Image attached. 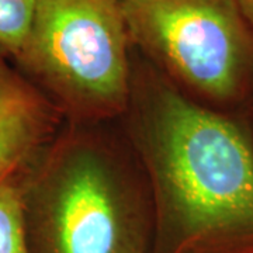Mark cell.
Masks as SVG:
<instances>
[{"mask_svg": "<svg viewBox=\"0 0 253 253\" xmlns=\"http://www.w3.org/2000/svg\"><path fill=\"white\" fill-rule=\"evenodd\" d=\"M154 151L177 253H253V146L244 132L168 93Z\"/></svg>", "mask_w": 253, "mask_h": 253, "instance_id": "obj_1", "label": "cell"}, {"mask_svg": "<svg viewBox=\"0 0 253 253\" xmlns=\"http://www.w3.org/2000/svg\"><path fill=\"white\" fill-rule=\"evenodd\" d=\"M128 36L194 89L235 97L253 66V28L238 0H121Z\"/></svg>", "mask_w": 253, "mask_h": 253, "instance_id": "obj_2", "label": "cell"}, {"mask_svg": "<svg viewBox=\"0 0 253 253\" xmlns=\"http://www.w3.org/2000/svg\"><path fill=\"white\" fill-rule=\"evenodd\" d=\"M128 41L121 0H37L16 61L76 99L114 106L126 91Z\"/></svg>", "mask_w": 253, "mask_h": 253, "instance_id": "obj_3", "label": "cell"}, {"mask_svg": "<svg viewBox=\"0 0 253 253\" xmlns=\"http://www.w3.org/2000/svg\"><path fill=\"white\" fill-rule=\"evenodd\" d=\"M24 215L30 253H128L126 215L106 170L73 162L54 191H27Z\"/></svg>", "mask_w": 253, "mask_h": 253, "instance_id": "obj_4", "label": "cell"}, {"mask_svg": "<svg viewBox=\"0 0 253 253\" xmlns=\"http://www.w3.org/2000/svg\"><path fill=\"white\" fill-rule=\"evenodd\" d=\"M0 52V176L26 168L46 131L48 114L37 91Z\"/></svg>", "mask_w": 253, "mask_h": 253, "instance_id": "obj_5", "label": "cell"}, {"mask_svg": "<svg viewBox=\"0 0 253 253\" xmlns=\"http://www.w3.org/2000/svg\"><path fill=\"white\" fill-rule=\"evenodd\" d=\"M21 170L0 176V253H30Z\"/></svg>", "mask_w": 253, "mask_h": 253, "instance_id": "obj_6", "label": "cell"}, {"mask_svg": "<svg viewBox=\"0 0 253 253\" xmlns=\"http://www.w3.org/2000/svg\"><path fill=\"white\" fill-rule=\"evenodd\" d=\"M37 0H0V52L20 54L33 21Z\"/></svg>", "mask_w": 253, "mask_h": 253, "instance_id": "obj_7", "label": "cell"}, {"mask_svg": "<svg viewBox=\"0 0 253 253\" xmlns=\"http://www.w3.org/2000/svg\"><path fill=\"white\" fill-rule=\"evenodd\" d=\"M239 9L246 18V21L253 28V0H238Z\"/></svg>", "mask_w": 253, "mask_h": 253, "instance_id": "obj_8", "label": "cell"}]
</instances>
